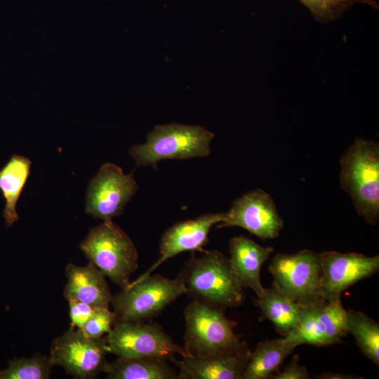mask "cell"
I'll use <instances>...</instances> for the list:
<instances>
[{"mask_svg": "<svg viewBox=\"0 0 379 379\" xmlns=\"http://www.w3.org/2000/svg\"><path fill=\"white\" fill-rule=\"evenodd\" d=\"M340 183L359 215L375 225L379 219V145L357 138L340 158Z\"/></svg>", "mask_w": 379, "mask_h": 379, "instance_id": "obj_1", "label": "cell"}, {"mask_svg": "<svg viewBox=\"0 0 379 379\" xmlns=\"http://www.w3.org/2000/svg\"><path fill=\"white\" fill-rule=\"evenodd\" d=\"M180 277L187 293L213 307H236L244 300V286L230 258L220 251H209L192 258L186 263Z\"/></svg>", "mask_w": 379, "mask_h": 379, "instance_id": "obj_2", "label": "cell"}, {"mask_svg": "<svg viewBox=\"0 0 379 379\" xmlns=\"http://www.w3.org/2000/svg\"><path fill=\"white\" fill-rule=\"evenodd\" d=\"M185 333L184 348L187 356L239 354L249 352L234 333L236 323L222 311L194 300L184 311Z\"/></svg>", "mask_w": 379, "mask_h": 379, "instance_id": "obj_3", "label": "cell"}, {"mask_svg": "<svg viewBox=\"0 0 379 379\" xmlns=\"http://www.w3.org/2000/svg\"><path fill=\"white\" fill-rule=\"evenodd\" d=\"M213 138L212 132L200 126L158 125L147 134V141L133 146L129 154L138 166L157 168L164 159L208 157Z\"/></svg>", "mask_w": 379, "mask_h": 379, "instance_id": "obj_4", "label": "cell"}, {"mask_svg": "<svg viewBox=\"0 0 379 379\" xmlns=\"http://www.w3.org/2000/svg\"><path fill=\"white\" fill-rule=\"evenodd\" d=\"M80 248L89 262L121 289L128 286L131 275L138 267L133 242L112 220L91 228Z\"/></svg>", "mask_w": 379, "mask_h": 379, "instance_id": "obj_5", "label": "cell"}, {"mask_svg": "<svg viewBox=\"0 0 379 379\" xmlns=\"http://www.w3.org/2000/svg\"><path fill=\"white\" fill-rule=\"evenodd\" d=\"M185 293L187 288L180 277L171 279L150 274L130 282L112 296L111 303L117 321L140 322L154 317Z\"/></svg>", "mask_w": 379, "mask_h": 379, "instance_id": "obj_6", "label": "cell"}, {"mask_svg": "<svg viewBox=\"0 0 379 379\" xmlns=\"http://www.w3.org/2000/svg\"><path fill=\"white\" fill-rule=\"evenodd\" d=\"M269 270L273 284L299 305L309 306L324 301L320 253L305 249L292 254L278 253L272 260Z\"/></svg>", "mask_w": 379, "mask_h": 379, "instance_id": "obj_7", "label": "cell"}, {"mask_svg": "<svg viewBox=\"0 0 379 379\" xmlns=\"http://www.w3.org/2000/svg\"><path fill=\"white\" fill-rule=\"evenodd\" d=\"M105 340L108 353L119 357L163 358L172 361L176 354L187 356L184 347L156 324L116 321Z\"/></svg>", "mask_w": 379, "mask_h": 379, "instance_id": "obj_8", "label": "cell"}, {"mask_svg": "<svg viewBox=\"0 0 379 379\" xmlns=\"http://www.w3.org/2000/svg\"><path fill=\"white\" fill-rule=\"evenodd\" d=\"M107 353L105 338H90L81 329L70 328L53 341L49 359L74 378L87 379L105 372Z\"/></svg>", "mask_w": 379, "mask_h": 379, "instance_id": "obj_9", "label": "cell"}, {"mask_svg": "<svg viewBox=\"0 0 379 379\" xmlns=\"http://www.w3.org/2000/svg\"><path fill=\"white\" fill-rule=\"evenodd\" d=\"M137 190L133 173L125 174L117 165L105 163L88 183L85 212L95 219L111 221L124 212Z\"/></svg>", "mask_w": 379, "mask_h": 379, "instance_id": "obj_10", "label": "cell"}, {"mask_svg": "<svg viewBox=\"0 0 379 379\" xmlns=\"http://www.w3.org/2000/svg\"><path fill=\"white\" fill-rule=\"evenodd\" d=\"M347 333L346 310L340 300L301 305L298 326L284 338L296 347L302 344L321 347L341 343Z\"/></svg>", "mask_w": 379, "mask_h": 379, "instance_id": "obj_11", "label": "cell"}, {"mask_svg": "<svg viewBox=\"0 0 379 379\" xmlns=\"http://www.w3.org/2000/svg\"><path fill=\"white\" fill-rule=\"evenodd\" d=\"M240 227L262 240L277 238L284 227L272 197L261 189L251 190L236 199L227 218L216 228Z\"/></svg>", "mask_w": 379, "mask_h": 379, "instance_id": "obj_12", "label": "cell"}, {"mask_svg": "<svg viewBox=\"0 0 379 379\" xmlns=\"http://www.w3.org/2000/svg\"><path fill=\"white\" fill-rule=\"evenodd\" d=\"M322 265L321 295L324 301L336 302L357 281L379 270V255L334 251L320 253Z\"/></svg>", "mask_w": 379, "mask_h": 379, "instance_id": "obj_13", "label": "cell"}, {"mask_svg": "<svg viewBox=\"0 0 379 379\" xmlns=\"http://www.w3.org/2000/svg\"><path fill=\"white\" fill-rule=\"evenodd\" d=\"M226 218L227 213H205L195 219L178 222L168 229L161 239L160 257L138 279L150 275L164 261L182 252L202 250L208 242L211 227L223 222Z\"/></svg>", "mask_w": 379, "mask_h": 379, "instance_id": "obj_14", "label": "cell"}, {"mask_svg": "<svg viewBox=\"0 0 379 379\" xmlns=\"http://www.w3.org/2000/svg\"><path fill=\"white\" fill-rule=\"evenodd\" d=\"M250 354L191 355L172 361L179 370L178 379H241Z\"/></svg>", "mask_w": 379, "mask_h": 379, "instance_id": "obj_15", "label": "cell"}, {"mask_svg": "<svg viewBox=\"0 0 379 379\" xmlns=\"http://www.w3.org/2000/svg\"><path fill=\"white\" fill-rule=\"evenodd\" d=\"M67 279L64 296L88 304L94 307L109 308L112 295L105 274L93 263L84 266L68 263L65 267Z\"/></svg>", "mask_w": 379, "mask_h": 379, "instance_id": "obj_16", "label": "cell"}, {"mask_svg": "<svg viewBox=\"0 0 379 379\" xmlns=\"http://www.w3.org/2000/svg\"><path fill=\"white\" fill-rule=\"evenodd\" d=\"M229 246L230 260L241 284L260 297L265 289L260 281L261 267L274 248L260 246L244 236L231 239Z\"/></svg>", "mask_w": 379, "mask_h": 379, "instance_id": "obj_17", "label": "cell"}, {"mask_svg": "<svg viewBox=\"0 0 379 379\" xmlns=\"http://www.w3.org/2000/svg\"><path fill=\"white\" fill-rule=\"evenodd\" d=\"M295 347L284 337L260 342L250 354L241 379L270 378Z\"/></svg>", "mask_w": 379, "mask_h": 379, "instance_id": "obj_18", "label": "cell"}, {"mask_svg": "<svg viewBox=\"0 0 379 379\" xmlns=\"http://www.w3.org/2000/svg\"><path fill=\"white\" fill-rule=\"evenodd\" d=\"M31 164L29 158L13 154L0 169V190L6 201L3 216L7 226L19 219L16 204L29 175Z\"/></svg>", "mask_w": 379, "mask_h": 379, "instance_id": "obj_19", "label": "cell"}, {"mask_svg": "<svg viewBox=\"0 0 379 379\" xmlns=\"http://www.w3.org/2000/svg\"><path fill=\"white\" fill-rule=\"evenodd\" d=\"M163 358L119 357L105 371L109 379H175L178 373Z\"/></svg>", "mask_w": 379, "mask_h": 379, "instance_id": "obj_20", "label": "cell"}, {"mask_svg": "<svg viewBox=\"0 0 379 379\" xmlns=\"http://www.w3.org/2000/svg\"><path fill=\"white\" fill-rule=\"evenodd\" d=\"M255 305L284 338L298 324L301 305L281 293L274 284L271 288H265L262 295L257 298Z\"/></svg>", "mask_w": 379, "mask_h": 379, "instance_id": "obj_21", "label": "cell"}, {"mask_svg": "<svg viewBox=\"0 0 379 379\" xmlns=\"http://www.w3.org/2000/svg\"><path fill=\"white\" fill-rule=\"evenodd\" d=\"M346 329L355 338L362 354L379 365V325L361 312L346 310Z\"/></svg>", "mask_w": 379, "mask_h": 379, "instance_id": "obj_22", "label": "cell"}, {"mask_svg": "<svg viewBox=\"0 0 379 379\" xmlns=\"http://www.w3.org/2000/svg\"><path fill=\"white\" fill-rule=\"evenodd\" d=\"M52 366L49 357L14 359L8 361L6 368L0 371V379H47Z\"/></svg>", "mask_w": 379, "mask_h": 379, "instance_id": "obj_23", "label": "cell"}, {"mask_svg": "<svg viewBox=\"0 0 379 379\" xmlns=\"http://www.w3.org/2000/svg\"><path fill=\"white\" fill-rule=\"evenodd\" d=\"M306 6L313 17L320 22H328L338 19L354 4L361 3L378 9L375 0H298Z\"/></svg>", "mask_w": 379, "mask_h": 379, "instance_id": "obj_24", "label": "cell"}, {"mask_svg": "<svg viewBox=\"0 0 379 379\" xmlns=\"http://www.w3.org/2000/svg\"><path fill=\"white\" fill-rule=\"evenodd\" d=\"M116 321L115 313L109 308L96 307L81 330L90 338H102L111 331Z\"/></svg>", "mask_w": 379, "mask_h": 379, "instance_id": "obj_25", "label": "cell"}, {"mask_svg": "<svg viewBox=\"0 0 379 379\" xmlns=\"http://www.w3.org/2000/svg\"><path fill=\"white\" fill-rule=\"evenodd\" d=\"M67 301L69 302L71 328L81 329L91 317L96 307L75 300H69Z\"/></svg>", "mask_w": 379, "mask_h": 379, "instance_id": "obj_26", "label": "cell"}, {"mask_svg": "<svg viewBox=\"0 0 379 379\" xmlns=\"http://www.w3.org/2000/svg\"><path fill=\"white\" fill-rule=\"evenodd\" d=\"M299 357L293 355L291 361L284 367L281 372L274 373L272 379H308L310 378L307 369L298 363Z\"/></svg>", "mask_w": 379, "mask_h": 379, "instance_id": "obj_27", "label": "cell"}, {"mask_svg": "<svg viewBox=\"0 0 379 379\" xmlns=\"http://www.w3.org/2000/svg\"><path fill=\"white\" fill-rule=\"evenodd\" d=\"M319 379H356L360 377H355L352 375H345L343 373H333L331 372H325L315 377Z\"/></svg>", "mask_w": 379, "mask_h": 379, "instance_id": "obj_28", "label": "cell"}]
</instances>
